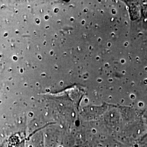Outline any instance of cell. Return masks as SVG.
<instances>
[{"label":"cell","mask_w":147,"mask_h":147,"mask_svg":"<svg viewBox=\"0 0 147 147\" xmlns=\"http://www.w3.org/2000/svg\"><path fill=\"white\" fill-rule=\"evenodd\" d=\"M29 116H30V117H32V113H29Z\"/></svg>","instance_id":"1"},{"label":"cell","mask_w":147,"mask_h":147,"mask_svg":"<svg viewBox=\"0 0 147 147\" xmlns=\"http://www.w3.org/2000/svg\"><path fill=\"white\" fill-rule=\"evenodd\" d=\"M20 72H21V73H23V70H22V69H20Z\"/></svg>","instance_id":"2"},{"label":"cell","mask_w":147,"mask_h":147,"mask_svg":"<svg viewBox=\"0 0 147 147\" xmlns=\"http://www.w3.org/2000/svg\"><path fill=\"white\" fill-rule=\"evenodd\" d=\"M30 147H32V146H30Z\"/></svg>","instance_id":"3"}]
</instances>
